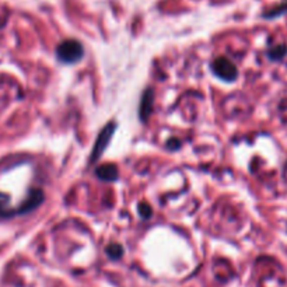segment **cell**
<instances>
[{"instance_id":"obj_1","label":"cell","mask_w":287,"mask_h":287,"mask_svg":"<svg viewBox=\"0 0 287 287\" xmlns=\"http://www.w3.org/2000/svg\"><path fill=\"white\" fill-rule=\"evenodd\" d=\"M56 56L66 65H74L84 56V48L76 39H66L56 48Z\"/></svg>"},{"instance_id":"obj_2","label":"cell","mask_w":287,"mask_h":287,"mask_svg":"<svg viewBox=\"0 0 287 287\" xmlns=\"http://www.w3.org/2000/svg\"><path fill=\"white\" fill-rule=\"evenodd\" d=\"M212 69H213V73L216 76L224 80V81H234L238 76L237 66L230 59L224 58V56L215 59L212 63Z\"/></svg>"},{"instance_id":"obj_3","label":"cell","mask_w":287,"mask_h":287,"mask_svg":"<svg viewBox=\"0 0 287 287\" xmlns=\"http://www.w3.org/2000/svg\"><path fill=\"white\" fill-rule=\"evenodd\" d=\"M115 128H117V125L115 124H108L103 131L100 132L97 140H95V144H94V149H92L91 151L90 164H94L100 157L103 156V153H104L105 149H107V146L110 144V140H111L112 136H114Z\"/></svg>"},{"instance_id":"obj_4","label":"cell","mask_w":287,"mask_h":287,"mask_svg":"<svg viewBox=\"0 0 287 287\" xmlns=\"http://www.w3.org/2000/svg\"><path fill=\"white\" fill-rule=\"evenodd\" d=\"M151 110H153V91L151 90H146L142 95V103H140V119L142 121H147L150 117Z\"/></svg>"},{"instance_id":"obj_5","label":"cell","mask_w":287,"mask_h":287,"mask_svg":"<svg viewBox=\"0 0 287 287\" xmlns=\"http://www.w3.org/2000/svg\"><path fill=\"white\" fill-rule=\"evenodd\" d=\"M95 175L101 181H115L118 178V168L114 164H104L95 170Z\"/></svg>"},{"instance_id":"obj_6","label":"cell","mask_w":287,"mask_h":287,"mask_svg":"<svg viewBox=\"0 0 287 287\" xmlns=\"http://www.w3.org/2000/svg\"><path fill=\"white\" fill-rule=\"evenodd\" d=\"M42 199H44V194L41 192L39 189L37 190H33V194L30 195V198L27 199L24 205H23V208L19 209L17 213H26V212H31L33 209L35 208H38L39 205L42 203Z\"/></svg>"},{"instance_id":"obj_7","label":"cell","mask_w":287,"mask_h":287,"mask_svg":"<svg viewBox=\"0 0 287 287\" xmlns=\"http://www.w3.org/2000/svg\"><path fill=\"white\" fill-rule=\"evenodd\" d=\"M287 55V45L286 44H279V45H273L272 48H269L268 58L270 60H281L283 58H286Z\"/></svg>"},{"instance_id":"obj_8","label":"cell","mask_w":287,"mask_h":287,"mask_svg":"<svg viewBox=\"0 0 287 287\" xmlns=\"http://www.w3.org/2000/svg\"><path fill=\"white\" fill-rule=\"evenodd\" d=\"M286 13H287V2H284V3H281L279 6L270 9V10L266 12V13H263V17H265V19H276V17H280V16H283V14Z\"/></svg>"},{"instance_id":"obj_9","label":"cell","mask_w":287,"mask_h":287,"mask_svg":"<svg viewBox=\"0 0 287 287\" xmlns=\"http://www.w3.org/2000/svg\"><path fill=\"white\" fill-rule=\"evenodd\" d=\"M105 252H107V255H108L110 258H112V259H118V258H121V256L124 255V248H122L119 244H111V245L107 247Z\"/></svg>"},{"instance_id":"obj_10","label":"cell","mask_w":287,"mask_h":287,"mask_svg":"<svg viewBox=\"0 0 287 287\" xmlns=\"http://www.w3.org/2000/svg\"><path fill=\"white\" fill-rule=\"evenodd\" d=\"M139 212H140V216H143L144 219H147V217H150L151 216V209L147 203L140 205V206H139Z\"/></svg>"},{"instance_id":"obj_11","label":"cell","mask_w":287,"mask_h":287,"mask_svg":"<svg viewBox=\"0 0 287 287\" xmlns=\"http://www.w3.org/2000/svg\"><path fill=\"white\" fill-rule=\"evenodd\" d=\"M167 147H168V149H178V147H179V142L175 140V139H171L170 142L167 143Z\"/></svg>"}]
</instances>
